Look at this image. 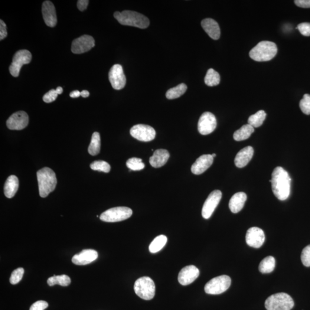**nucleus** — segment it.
Listing matches in <instances>:
<instances>
[{
    "label": "nucleus",
    "instance_id": "nucleus-15",
    "mask_svg": "<svg viewBox=\"0 0 310 310\" xmlns=\"http://www.w3.org/2000/svg\"><path fill=\"white\" fill-rule=\"evenodd\" d=\"M29 117L23 111L16 112L6 121V125L11 130H22L27 126Z\"/></svg>",
    "mask_w": 310,
    "mask_h": 310
},
{
    "label": "nucleus",
    "instance_id": "nucleus-24",
    "mask_svg": "<svg viewBox=\"0 0 310 310\" xmlns=\"http://www.w3.org/2000/svg\"><path fill=\"white\" fill-rule=\"evenodd\" d=\"M247 200V196L245 192H239L234 194L229 201V207L233 213H239L244 207Z\"/></svg>",
    "mask_w": 310,
    "mask_h": 310
},
{
    "label": "nucleus",
    "instance_id": "nucleus-33",
    "mask_svg": "<svg viewBox=\"0 0 310 310\" xmlns=\"http://www.w3.org/2000/svg\"><path fill=\"white\" fill-rule=\"evenodd\" d=\"M47 283L50 286L59 285L61 286L66 287L69 285L71 283V279L69 276L66 275H54L48 279Z\"/></svg>",
    "mask_w": 310,
    "mask_h": 310
},
{
    "label": "nucleus",
    "instance_id": "nucleus-13",
    "mask_svg": "<svg viewBox=\"0 0 310 310\" xmlns=\"http://www.w3.org/2000/svg\"><path fill=\"white\" fill-rule=\"evenodd\" d=\"M95 46V41L91 36L84 35L74 39L72 43L71 51L74 54H81L89 51Z\"/></svg>",
    "mask_w": 310,
    "mask_h": 310
},
{
    "label": "nucleus",
    "instance_id": "nucleus-47",
    "mask_svg": "<svg viewBox=\"0 0 310 310\" xmlns=\"http://www.w3.org/2000/svg\"><path fill=\"white\" fill-rule=\"evenodd\" d=\"M57 92L58 94H61L63 93V89H62V87H58L56 89Z\"/></svg>",
    "mask_w": 310,
    "mask_h": 310
},
{
    "label": "nucleus",
    "instance_id": "nucleus-25",
    "mask_svg": "<svg viewBox=\"0 0 310 310\" xmlns=\"http://www.w3.org/2000/svg\"><path fill=\"white\" fill-rule=\"evenodd\" d=\"M19 185V179L15 175L8 177L4 185V194L6 197L12 198L17 192Z\"/></svg>",
    "mask_w": 310,
    "mask_h": 310
},
{
    "label": "nucleus",
    "instance_id": "nucleus-14",
    "mask_svg": "<svg viewBox=\"0 0 310 310\" xmlns=\"http://www.w3.org/2000/svg\"><path fill=\"white\" fill-rule=\"evenodd\" d=\"M109 79L112 87L115 90H122L125 87L126 77L123 67L120 64H115L110 68Z\"/></svg>",
    "mask_w": 310,
    "mask_h": 310
},
{
    "label": "nucleus",
    "instance_id": "nucleus-1",
    "mask_svg": "<svg viewBox=\"0 0 310 310\" xmlns=\"http://www.w3.org/2000/svg\"><path fill=\"white\" fill-rule=\"evenodd\" d=\"M291 179L289 173L281 167H277L272 174V189L274 195L280 201L288 199L291 190Z\"/></svg>",
    "mask_w": 310,
    "mask_h": 310
},
{
    "label": "nucleus",
    "instance_id": "nucleus-45",
    "mask_svg": "<svg viewBox=\"0 0 310 310\" xmlns=\"http://www.w3.org/2000/svg\"><path fill=\"white\" fill-rule=\"evenodd\" d=\"M80 96L81 92L80 91L78 90H74L73 91H72V92L70 94V97L73 98V99H75V98L79 97Z\"/></svg>",
    "mask_w": 310,
    "mask_h": 310
},
{
    "label": "nucleus",
    "instance_id": "nucleus-16",
    "mask_svg": "<svg viewBox=\"0 0 310 310\" xmlns=\"http://www.w3.org/2000/svg\"><path fill=\"white\" fill-rule=\"evenodd\" d=\"M246 239L247 244L249 247L259 248L265 241V234L260 228L252 227L248 230Z\"/></svg>",
    "mask_w": 310,
    "mask_h": 310
},
{
    "label": "nucleus",
    "instance_id": "nucleus-17",
    "mask_svg": "<svg viewBox=\"0 0 310 310\" xmlns=\"http://www.w3.org/2000/svg\"><path fill=\"white\" fill-rule=\"evenodd\" d=\"M200 273V270L195 266H186L179 272L178 281L183 286L190 285L198 278Z\"/></svg>",
    "mask_w": 310,
    "mask_h": 310
},
{
    "label": "nucleus",
    "instance_id": "nucleus-46",
    "mask_svg": "<svg viewBox=\"0 0 310 310\" xmlns=\"http://www.w3.org/2000/svg\"><path fill=\"white\" fill-rule=\"evenodd\" d=\"M90 95V93L89 91L87 90H83L81 92V96L83 98H86L89 97Z\"/></svg>",
    "mask_w": 310,
    "mask_h": 310
},
{
    "label": "nucleus",
    "instance_id": "nucleus-32",
    "mask_svg": "<svg viewBox=\"0 0 310 310\" xmlns=\"http://www.w3.org/2000/svg\"><path fill=\"white\" fill-rule=\"evenodd\" d=\"M101 148V139L99 132H94L91 137V143L88 148V152L90 155L96 156L100 152Z\"/></svg>",
    "mask_w": 310,
    "mask_h": 310
},
{
    "label": "nucleus",
    "instance_id": "nucleus-7",
    "mask_svg": "<svg viewBox=\"0 0 310 310\" xmlns=\"http://www.w3.org/2000/svg\"><path fill=\"white\" fill-rule=\"evenodd\" d=\"M231 278L227 275H221L212 279L205 286L207 294L219 295L227 291L231 285Z\"/></svg>",
    "mask_w": 310,
    "mask_h": 310
},
{
    "label": "nucleus",
    "instance_id": "nucleus-10",
    "mask_svg": "<svg viewBox=\"0 0 310 310\" xmlns=\"http://www.w3.org/2000/svg\"><path fill=\"white\" fill-rule=\"evenodd\" d=\"M130 133L133 138L144 142H151L156 136L155 130L152 126L144 124L133 126Z\"/></svg>",
    "mask_w": 310,
    "mask_h": 310
},
{
    "label": "nucleus",
    "instance_id": "nucleus-3",
    "mask_svg": "<svg viewBox=\"0 0 310 310\" xmlns=\"http://www.w3.org/2000/svg\"><path fill=\"white\" fill-rule=\"evenodd\" d=\"M114 17L123 25L132 26L141 29L148 27L149 20L146 16L140 13L132 11H124L122 12H116Z\"/></svg>",
    "mask_w": 310,
    "mask_h": 310
},
{
    "label": "nucleus",
    "instance_id": "nucleus-26",
    "mask_svg": "<svg viewBox=\"0 0 310 310\" xmlns=\"http://www.w3.org/2000/svg\"><path fill=\"white\" fill-rule=\"evenodd\" d=\"M254 129L249 124H246L241 127V128L236 130L233 134V139L237 142L243 141L250 138V136L254 132Z\"/></svg>",
    "mask_w": 310,
    "mask_h": 310
},
{
    "label": "nucleus",
    "instance_id": "nucleus-31",
    "mask_svg": "<svg viewBox=\"0 0 310 310\" xmlns=\"http://www.w3.org/2000/svg\"><path fill=\"white\" fill-rule=\"evenodd\" d=\"M221 78L219 73L216 71L210 68L208 69L205 78V83L208 86H215L220 83Z\"/></svg>",
    "mask_w": 310,
    "mask_h": 310
},
{
    "label": "nucleus",
    "instance_id": "nucleus-28",
    "mask_svg": "<svg viewBox=\"0 0 310 310\" xmlns=\"http://www.w3.org/2000/svg\"><path fill=\"white\" fill-rule=\"evenodd\" d=\"M267 114L265 111L261 110L258 111L254 115L250 116L248 119V124L253 127V128H259L263 125L264 120H265Z\"/></svg>",
    "mask_w": 310,
    "mask_h": 310
},
{
    "label": "nucleus",
    "instance_id": "nucleus-41",
    "mask_svg": "<svg viewBox=\"0 0 310 310\" xmlns=\"http://www.w3.org/2000/svg\"><path fill=\"white\" fill-rule=\"evenodd\" d=\"M48 304L47 302L39 301L34 303L31 306L29 310H44L48 308Z\"/></svg>",
    "mask_w": 310,
    "mask_h": 310
},
{
    "label": "nucleus",
    "instance_id": "nucleus-43",
    "mask_svg": "<svg viewBox=\"0 0 310 310\" xmlns=\"http://www.w3.org/2000/svg\"><path fill=\"white\" fill-rule=\"evenodd\" d=\"M296 5L299 7L303 8H310V0H295L294 1Z\"/></svg>",
    "mask_w": 310,
    "mask_h": 310
},
{
    "label": "nucleus",
    "instance_id": "nucleus-34",
    "mask_svg": "<svg viewBox=\"0 0 310 310\" xmlns=\"http://www.w3.org/2000/svg\"><path fill=\"white\" fill-rule=\"evenodd\" d=\"M126 166L132 171L142 170L145 167V163H143L142 159L137 158L128 159V161L126 162Z\"/></svg>",
    "mask_w": 310,
    "mask_h": 310
},
{
    "label": "nucleus",
    "instance_id": "nucleus-5",
    "mask_svg": "<svg viewBox=\"0 0 310 310\" xmlns=\"http://www.w3.org/2000/svg\"><path fill=\"white\" fill-rule=\"evenodd\" d=\"M294 306L291 296L286 293H277L269 297L266 301L267 310H290Z\"/></svg>",
    "mask_w": 310,
    "mask_h": 310
},
{
    "label": "nucleus",
    "instance_id": "nucleus-9",
    "mask_svg": "<svg viewBox=\"0 0 310 310\" xmlns=\"http://www.w3.org/2000/svg\"><path fill=\"white\" fill-rule=\"evenodd\" d=\"M31 60L32 54L29 51L21 50L16 52L9 67L10 73L13 77H18L22 66L30 63Z\"/></svg>",
    "mask_w": 310,
    "mask_h": 310
},
{
    "label": "nucleus",
    "instance_id": "nucleus-19",
    "mask_svg": "<svg viewBox=\"0 0 310 310\" xmlns=\"http://www.w3.org/2000/svg\"><path fill=\"white\" fill-rule=\"evenodd\" d=\"M99 256L97 251L93 249H84L76 254L72 259V262L78 266L87 265L95 261Z\"/></svg>",
    "mask_w": 310,
    "mask_h": 310
},
{
    "label": "nucleus",
    "instance_id": "nucleus-36",
    "mask_svg": "<svg viewBox=\"0 0 310 310\" xmlns=\"http://www.w3.org/2000/svg\"><path fill=\"white\" fill-rule=\"evenodd\" d=\"M300 108L302 112L307 115H310V95L309 94H305L303 99L300 101Z\"/></svg>",
    "mask_w": 310,
    "mask_h": 310
},
{
    "label": "nucleus",
    "instance_id": "nucleus-39",
    "mask_svg": "<svg viewBox=\"0 0 310 310\" xmlns=\"http://www.w3.org/2000/svg\"><path fill=\"white\" fill-rule=\"evenodd\" d=\"M298 29L300 33L305 37H310V22H302L299 24L296 28Z\"/></svg>",
    "mask_w": 310,
    "mask_h": 310
},
{
    "label": "nucleus",
    "instance_id": "nucleus-22",
    "mask_svg": "<svg viewBox=\"0 0 310 310\" xmlns=\"http://www.w3.org/2000/svg\"><path fill=\"white\" fill-rule=\"evenodd\" d=\"M254 153L253 148L251 146L240 150L234 159L235 165L238 168H243L249 163L252 159Z\"/></svg>",
    "mask_w": 310,
    "mask_h": 310
},
{
    "label": "nucleus",
    "instance_id": "nucleus-44",
    "mask_svg": "<svg viewBox=\"0 0 310 310\" xmlns=\"http://www.w3.org/2000/svg\"><path fill=\"white\" fill-rule=\"evenodd\" d=\"M89 1L88 0H79L77 2V7L81 11H84L87 9Z\"/></svg>",
    "mask_w": 310,
    "mask_h": 310
},
{
    "label": "nucleus",
    "instance_id": "nucleus-8",
    "mask_svg": "<svg viewBox=\"0 0 310 310\" xmlns=\"http://www.w3.org/2000/svg\"><path fill=\"white\" fill-rule=\"evenodd\" d=\"M133 211L127 207H116L110 208L100 215L101 221L106 223H116L128 219L132 216Z\"/></svg>",
    "mask_w": 310,
    "mask_h": 310
},
{
    "label": "nucleus",
    "instance_id": "nucleus-29",
    "mask_svg": "<svg viewBox=\"0 0 310 310\" xmlns=\"http://www.w3.org/2000/svg\"><path fill=\"white\" fill-rule=\"evenodd\" d=\"M187 89V86L185 83H181L178 86L169 89L166 93V97L168 100L178 99L185 93Z\"/></svg>",
    "mask_w": 310,
    "mask_h": 310
},
{
    "label": "nucleus",
    "instance_id": "nucleus-6",
    "mask_svg": "<svg viewBox=\"0 0 310 310\" xmlns=\"http://www.w3.org/2000/svg\"><path fill=\"white\" fill-rule=\"evenodd\" d=\"M154 282L149 277H142L136 280L134 285V290L136 295L144 300L149 301L155 295Z\"/></svg>",
    "mask_w": 310,
    "mask_h": 310
},
{
    "label": "nucleus",
    "instance_id": "nucleus-48",
    "mask_svg": "<svg viewBox=\"0 0 310 310\" xmlns=\"http://www.w3.org/2000/svg\"><path fill=\"white\" fill-rule=\"evenodd\" d=\"M211 155L212 156H213V158H214L215 156H216V154H215V153H213V154H212Z\"/></svg>",
    "mask_w": 310,
    "mask_h": 310
},
{
    "label": "nucleus",
    "instance_id": "nucleus-11",
    "mask_svg": "<svg viewBox=\"0 0 310 310\" xmlns=\"http://www.w3.org/2000/svg\"><path fill=\"white\" fill-rule=\"evenodd\" d=\"M217 119L213 113L205 112L200 117L198 124V129L202 135H207L216 128Z\"/></svg>",
    "mask_w": 310,
    "mask_h": 310
},
{
    "label": "nucleus",
    "instance_id": "nucleus-21",
    "mask_svg": "<svg viewBox=\"0 0 310 310\" xmlns=\"http://www.w3.org/2000/svg\"><path fill=\"white\" fill-rule=\"evenodd\" d=\"M201 25L211 39L214 40L219 39L221 31L220 26L216 21L210 18L205 19L202 21Z\"/></svg>",
    "mask_w": 310,
    "mask_h": 310
},
{
    "label": "nucleus",
    "instance_id": "nucleus-42",
    "mask_svg": "<svg viewBox=\"0 0 310 310\" xmlns=\"http://www.w3.org/2000/svg\"><path fill=\"white\" fill-rule=\"evenodd\" d=\"M8 33L6 30V25L2 20L0 21V40L2 41L7 37Z\"/></svg>",
    "mask_w": 310,
    "mask_h": 310
},
{
    "label": "nucleus",
    "instance_id": "nucleus-30",
    "mask_svg": "<svg viewBox=\"0 0 310 310\" xmlns=\"http://www.w3.org/2000/svg\"><path fill=\"white\" fill-rule=\"evenodd\" d=\"M167 242V238L165 235H161L156 237L150 244L149 250L150 252L155 253L161 250Z\"/></svg>",
    "mask_w": 310,
    "mask_h": 310
},
{
    "label": "nucleus",
    "instance_id": "nucleus-4",
    "mask_svg": "<svg viewBox=\"0 0 310 310\" xmlns=\"http://www.w3.org/2000/svg\"><path fill=\"white\" fill-rule=\"evenodd\" d=\"M277 53V45L273 42L262 41L250 50L249 56L257 62H267L272 60Z\"/></svg>",
    "mask_w": 310,
    "mask_h": 310
},
{
    "label": "nucleus",
    "instance_id": "nucleus-27",
    "mask_svg": "<svg viewBox=\"0 0 310 310\" xmlns=\"http://www.w3.org/2000/svg\"><path fill=\"white\" fill-rule=\"evenodd\" d=\"M275 259L273 256H268L262 261L259 264V269L262 273L272 272L275 268Z\"/></svg>",
    "mask_w": 310,
    "mask_h": 310
},
{
    "label": "nucleus",
    "instance_id": "nucleus-38",
    "mask_svg": "<svg viewBox=\"0 0 310 310\" xmlns=\"http://www.w3.org/2000/svg\"><path fill=\"white\" fill-rule=\"evenodd\" d=\"M301 260L303 265L310 267V245L306 247L302 250Z\"/></svg>",
    "mask_w": 310,
    "mask_h": 310
},
{
    "label": "nucleus",
    "instance_id": "nucleus-37",
    "mask_svg": "<svg viewBox=\"0 0 310 310\" xmlns=\"http://www.w3.org/2000/svg\"><path fill=\"white\" fill-rule=\"evenodd\" d=\"M24 273V270L22 268H19V269H15L11 274V277H10V283L12 285H17L18 283L21 281Z\"/></svg>",
    "mask_w": 310,
    "mask_h": 310
},
{
    "label": "nucleus",
    "instance_id": "nucleus-35",
    "mask_svg": "<svg viewBox=\"0 0 310 310\" xmlns=\"http://www.w3.org/2000/svg\"><path fill=\"white\" fill-rule=\"evenodd\" d=\"M90 168L93 170L108 173L110 171V165L108 163L103 161H95L91 163Z\"/></svg>",
    "mask_w": 310,
    "mask_h": 310
},
{
    "label": "nucleus",
    "instance_id": "nucleus-18",
    "mask_svg": "<svg viewBox=\"0 0 310 310\" xmlns=\"http://www.w3.org/2000/svg\"><path fill=\"white\" fill-rule=\"evenodd\" d=\"M42 14L45 24L48 27H54L57 23L56 10L53 3L45 1L42 5Z\"/></svg>",
    "mask_w": 310,
    "mask_h": 310
},
{
    "label": "nucleus",
    "instance_id": "nucleus-23",
    "mask_svg": "<svg viewBox=\"0 0 310 310\" xmlns=\"http://www.w3.org/2000/svg\"><path fill=\"white\" fill-rule=\"evenodd\" d=\"M169 158L167 150L160 149L156 150L153 155L149 158L150 164L154 168H159L165 165Z\"/></svg>",
    "mask_w": 310,
    "mask_h": 310
},
{
    "label": "nucleus",
    "instance_id": "nucleus-2",
    "mask_svg": "<svg viewBox=\"0 0 310 310\" xmlns=\"http://www.w3.org/2000/svg\"><path fill=\"white\" fill-rule=\"evenodd\" d=\"M39 194L42 198L47 197L53 192L57 184L56 174L48 167H44L37 172Z\"/></svg>",
    "mask_w": 310,
    "mask_h": 310
},
{
    "label": "nucleus",
    "instance_id": "nucleus-20",
    "mask_svg": "<svg viewBox=\"0 0 310 310\" xmlns=\"http://www.w3.org/2000/svg\"><path fill=\"white\" fill-rule=\"evenodd\" d=\"M214 158L211 155H203L196 160L191 166V170L195 175H201L213 164Z\"/></svg>",
    "mask_w": 310,
    "mask_h": 310
},
{
    "label": "nucleus",
    "instance_id": "nucleus-12",
    "mask_svg": "<svg viewBox=\"0 0 310 310\" xmlns=\"http://www.w3.org/2000/svg\"><path fill=\"white\" fill-rule=\"evenodd\" d=\"M222 198V192L220 190L212 191L205 201L202 210V215L205 219H208L213 214Z\"/></svg>",
    "mask_w": 310,
    "mask_h": 310
},
{
    "label": "nucleus",
    "instance_id": "nucleus-40",
    "mask_svg": "<svg viewBox=\"0 0 310 310\" xmlns=\"http://www.w3.org/2000/svg\"><path fill=\"white\" fill-rule=\"evenodd\" d=\"M58 94L56 90L51 89L43 96V100L44 102L46 103H51L53 102L57 99Z\"/></svg>",
    "mask_w": 310,
    "mask_h": 310
}]
</instances>
